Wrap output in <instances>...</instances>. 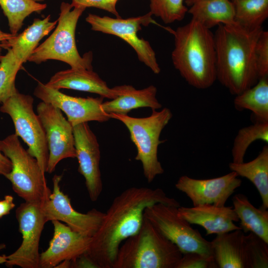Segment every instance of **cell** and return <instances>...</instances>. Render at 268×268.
<instances>
[{"mask_svg": "<svg viewBox=\"0 0 268 268\" xmlns=\"http://www.w3.org/2000/svg\"><path fill=\"white\" fill-rule=\"evenodd\" d=\"M78 172L84 178L90 199L96 201L103 190V183L99 167V144L88 122L73 127Z\"/></svg>", "mask_w": 268, "mask_h": 268, "instance_id": "cell-15", "label": "cell"}, {"mask_svg": "<svg viewBox=\"0 0 268 268\" xmlns=\"http://www.w3.org/2000/svg\"><path fill=\"white\" fill-rule=\"evenodd\" d=\"M111 118L122 122L128 129L131 140L137 149L135 159L142 164L143 174L147 182L164 173L158 159L159 145L163 141L159 139L161 133L172 117L171 110L164 108L161 110H152L147 117L135 118L127 114L111 113Z\"/></svg>", "mask_w": 268, "mask_h": 268, "instance_id": "cell-6", "label": "cell"}, {"mask_svg": "<svg viewBox=\"0 0 268 268\" xmlns=\"http://www.w3.org/2000/svg\"><path fill=\"white\" fill-rule=\"evenodd\" d=\"M0 149L12 163L11 171L4 176L12 189L25 201L44 203L51 194L45 172L37 159L21 144L18 136L11 134L0 140Z\"/></svg>", "mask_w": 268, "mask_h": 268, "instance_id": "cell-7", "label": "cell"}, {"mask_svg": "<svg viewBox=\"0 0 268 268\" xmlns=\"http://www.w3.org/2000/svg\"><path fill=\"white\" fill-rule=\"evenodd\" d=\"M33 0L39 2L43 1L45 0Z\"/></svg>", "mask_w": 268, "mask_h": 268, "instance_id": "cell-41", "label": "cell"}, {"mask_svg": "<svg viewBox=\"0 0 268 268\" xmlns=\"http://www.w3.org/2000/svg\"><path fill=\"white\" fill-rule=\"evenodd\" d=\"M177 268H217L212 256L196 252L183 254Z\"/></svg>", "mask_w": 268, "mask_h": 268, "instance_id": "cell-34", "label": "cell"}, {"mask_svg": "<svg viewBox=\"0 0 268 268\" xmlns=\"http://www.w3.org/2000/svg\"><path fill=\"white\" fill-rule=\"evenodd\" d=\"M33 102L31 96L18 91L2 103L0 111L11 117L15 134L27 145V150L46 173L49 159L47 141L41 121L33 110Z\"/></svg>", "mask_w": 268, "mask_h": 268, "instance_id": "cell-8", "label": "cell"}, {"mask_svg": "<svg viewBox=\"0 0 268 268\" xmlns=\"http://www.w3.org/2000/svg\"><path fill=\"white\" fill-rule=\"evenodd\" d=\"M178 215L190 224L203 227L207 235L219 234L241 229L234 222L239 221L232 206L204 204L192 207L180 206Z\"/></svg>", "mask_w": 268, "mask_h": 268, "instance_id": "cell-18", "label": "cell"}, {"mask_svg": "<svg viewBox=\"0 0 268 268\" xmlns=\"http://www.w3.org/2000/svg\"><path fill=\"white\" fill-rule=\"evenodd\" d=\"M15 35H13L11 33H4L3 34H0V53L2 48V42L4 41L8 40V39L11 38L12 36Z\"/></svg>", "mask_w": 268, "mask_h": 268, "instance_id": "cell-38", "label": "cell"}, {"mask_svg": "<svg viewBox=\"0 0 268 268\" xmlns=\"http://www.w3.org/2000/svg\"><path fill=\"white\" fill-rule=\"evenodd\" d=\"M182 256L144 216L139 231L120 245L112 268H177Z\"/></svg>", "mask_w": 268, "mask_h": 268, "instance_id": "cell-4", "label": "cell"}, {"mask_svg": "<svg viewBox=\"0 0 268 268\" xmlns=\"http://www.w3.org/2000/svg\"><path fill=\"white\" fill-rule=\"evenodd\" d=\"M170 31L175 38L172 59L175 68L194 87H210L216 80L213 34L193 19L176 30Z\"/></svg>", "mask_w": 268, "mask_h": 268, "instance_id": "cell-3", "label": "cell"}, {"mask_svg": "<svg viewBox=\"0 0 268 268\" xmlns=\"http://www.w3.org/2000/svg\"><path fill=\"white\" fill-rule=\"evenodd\" d=\"M201 0H185V3L188 6H192L193 4Z\"/></svg>", "mask_w": 268, "mask_h": 268, "instance_id": "cell-40", "label": "cell"}, {"mask_svg": "<svg viewBox=\"0 0 268 268\" xmlns=\"http://www.w3.org/2000/svg\"><path fill=\"white\" fill-rule=\"evenodd\" d=\"M255 58L259 79L268 76V32L263 30L256 44Z\"/></svg>", "mask_w": 268, "mask_h": 268, "instance_id": "cell-33", "label": "cell"}, {"mask_svg": "<svg viewBox=\"0 0 268 268\" xmlns=\"http://www.w3.org/2000/svg\"><path fill=\"white\" fill-rule=\"evenodd\" d=\"M85 8L63 1L56 29L33 51L28 61L39 64L56 60L67 63L71 68L92 69V53L89 52L80 56L75 44L76 25Z\"/></svg>", "mask_w": 268, "mask_h": 268, "instance_id": "cell-5", "label": "cell"}, {"mask_svg": "<svg viewBox=\"0 0 268 268\" xmlns=\"http://www.w3.org/2000/svg\"><path fill=\"white\" fill-rule=\"evenodd\" d=\"M62 175L53 179V190L48 201L43 203L42 210L47 221L54 220L65 222L73 231L92 237L103 220L105 213L95 208L82 213L72 206L70 200L60 189Z\"/></svg>", "mask_w": 268, "mask_h": 268, "instance_id": "cell-13", "label": "cell"}, {"mask_svg": "<svg viewBox=\"0 0 268 268\" xmlns=\"http://www.w3.org/2000/svg\"><path fill=\"white\" fill-rule=\"evenodd\" d=\"M235 24L248 29L262 27L268 17V0H232Z\"/></svg>", "mask_w": 268, "mask_h": 268, "instance_id": "cell-27", "label": "cell"}, {"mask_svg": "<svg viewBox=\"0 0 268 268\" xmlns=\"http://www.w3.org/2000/svg\"><path fill=\"white\" fill-rule=\"evenodd\" d=\"M178 207L157 203L146 207L143 215L182 254L196 252L212 256L211 243L191 224L178 215Z\"/></svg>", "mask_w": 268, "mask_h": 268, "instance_id": "cell-9", "label": "cell"}, {"mask_svg": "<svg viewBox=\"0 0 268 268\" xmlns=\"http://www.w3.org/2000/svg\"><path fill=\"white\" fill-rule=\"evenodd\" d=\"M257 140L268 142V122L256 121L254 124L238 131L231 150L232 162H244L248 148Z\"/></svg>", "mask_w": 268, "mask_h": 268, "instance_id": "cell-29", "label": "cell"}, {"mask_svg": "<svg viewBox=\"0 0 268 268\" xmlns=\"http://www.w3.org/2000/svg\"><path fill=\"white\" fill-rule=\"evenodd\" d=\"M118 0H72L73 6H80L84 7H94L108 11L119 18L120 15L116 7Z\"/></svg>", "mask_w": 268, "mask_h": 268, "instance_id": "cell-35", "label": "cell"}, {"mask_svg": "<svg viewBox=\"0 0 268 268\" xmlns=\"http://www.w3.org/2000/svg\"><path fill=\"white\" fill-rule=\"evenodd\" d=\"M152 15L149 12L143 16L122 19L89 13L85 20L90 24L92 30L114 35L125 41L135 50L138 59L154 73L158 74L160 68L154 50L148 41L139 38L137 34L141 29V25L146 26L150 23H155Z\"/></svg>", "mask_w": 268, "mask_h": 268, "instance_id": "cell-11", "label": "cell"}, {"mask_svg": "<svg viewBox=\"0 0 268 268\" xmlns=\"http://www.w3.org/2000/svg\"><path fill=\"white\" fill-rule=\"evenodd\" d=\"M43 203H22L16 209V216L22 241L20 247L7 256V267L40 268L39 246L44 225L47 222L42 210Z\"/></svg>", "mask_w": 268, "mask_h": 268, "instance_id": "cell-10", "label": "cell"}, {"mask_svg": "<svg viewBox=\"0 0 268 268\" xmlns=\"http://www.w3.org/2000/svg\"><path fill=\"white\" fill-rule=\"evenodd\" d=\"M233 208L244 233L250 232L268 243V211L261 206L255 207L248 198L242 194H236L232 199Z\"/></svg>", "mask_w": 268, "mask_h": 268, "instance_id": "cell-24", "label": "cell"}, {"mask_svg": "<svg viewBox=\"0 0 268 268\" xmlns=\"http://www.w3.org/2000/svg\"><path fill=\"white\" fill-rule=\"evenodd\" d=\"M54 234L48 249L40 257V268H53L64 261H73L87 251L91 237L73 231L59 220L51 221Z\"/></svg>", "mask_w": 268, "mask_h": 268, "instance_id": "cell-17", "label": "cell"}, {"mask_svg": "<svg viewBox=\"0 0 268 268\" xmlns=\"http://www.w3.org/2000/svg\"><path fill=\"white\" fill-rule=\"evenodd\" d=\"M46 85L58 90L66 88L94 93L111 99L124 93L128 87L124 85L110 88L92 69L73 68L56 73Z\"/></svg>", "mask_w": 268, "mask_h": 268, "instance_id": "cell-19", "label": "cell"}, {"mask_svg": "<svg viewBox=\"0 0 268 268\" xmlns=\"http://www.w3.org/2000/svg\"><path fill=\"white\" fill-rule=\"evenodd\" d=\"M34 95L63 111L72 127L89 121L105 122L110 119L102 109L104 97L101 96L82 98L68 96L40 82L35 88Z\"/></svg>", "mask_w": 268, "mask_h": 268, "instance_id": "cell-14", "label": "cell"}, {"mask_svg": "<svg viewBox=\"0 0 268 268\" xmlns=\"http://www.w3.org/2000/svg\"><path fill=\"white\" fill-rule=\"evenodd\" d=\"M241 184L237 173L231 171L221 177L206 179L183 175L179 178L175 187L190 198L194 206L204 204L223 206Z\"/></svg>", "mask_w": 268, "mask_h": 268, "instance_id": "cell-16", "label": "cell"}, {"mask_svg": "<svg viewBox=\"0 0 268 268\" xmlns=\"http://www.w3.org/2000/svg\"><path fill=\"white\" fill-rule=\"evenodd\" d=\"M157 203L180 206L160 188L133 187L113 199L84 254L94 268H113L121 244L140 229L146 207Z\"/></svg>", "mask_w": 268, "mask_h": 268, "instance_id": "cell-1", "label": "cell"}, {"mask_svg": "<svg viewBox=\"0 0 268 268\" xmlns=\"http://www.w3.org/2000/svg\"><path fill=\"white\" fill-rule=\"evenodd\" d=\"M234 106L238 111H251L256 121L268 122V78L259 79L253 86L235 96Z\"/></svg>", "mask_w": 268, "mask_h": 268, "instance_id": "cell-26", "label": "cell"}, {"mask_svg": "<svg viewBox=\"0 0 268 268\" xmlns=\"http://www.w3.org/2000/svg\"><path fill=\"white\" fill-rule=\"evenodd\" d=\"M0 6L7 18L10 33L17 35L25 18L33 12L41 13L47 5L33 0H0Z\"/></svg>", "mask_w": 268, "mask_h": 268, "instance_id": "cell-28", "label": "cell"}, {"mask_svg": "<svg viewBox=\"0 0 268 268\" xmlns=\"http://www.w3.org/2000/svg\"><path fill=\"white\" fill-rule=\"evenodd\" d=\"M188 12L192 19L205 27L219 24H234V8L230 0H201L191 6Z\"/></svg>", "mask_w": 268, "mask_h": 268, "instance_id": "cell-23", "label": "cell"}, {"mask_svg": "<svg viewBox=\"0 0 268 268\" xmlns=\"http://www.w3.org/2000/svg\"><path fill=\"white\" fill-rule=\"evenodd\" d=\"M7 53L0 55V103H2L16 93L15 80L22 63L15 57L12 51L8 48Z\"/></svg>", "mask_w": 268, "mask_h": 268, "instance_id": "cell-30", "label": "cell"}, {"mask_svg": "<svg viewBox=\"0 0 268 268\" xmlns=\"http://www.w3.org/2000/svg\"><path fill=\"white\" fill-rule=\"evenodd\" d=\"M12 169V163L10 159L5 156L0 149V175L5 176Z\"/></svg>", "mask_w": 268, "mask_h": 268, "instance_id": "cell-37", "label": "cell"}, {"mask_svg": "<svg viewBox=\"0 0 268 268\" xmlns=\"http://www.w3.org/2000/svg\"><path fill=\"white\" fill-rule=\"evenodd\" d=\"M37 115L45 130L49 150L47 172L54 171L58 163L76 157L73 127L62 111L43 101L37 106Z\"/></svg>", "mask_w": 268, "mask_h": 268, "instance_id": "cell-12", "label": "cell"}, {"mask_svg": "<svg viewBox=\"0 0 268 268\" xmlns=\"http://www.w3.org/2000/svg\"><path fill=\"white\" fill-rule=\"evenodd\" d=\"M231 171L238 176L250 181L256 187L261 196L263 208H268V146L265 145L259 155L248 162L229 164Z\"/></svg>", "mask_w": 268, "mask_h": 268, "instance_id": "cell-25", "label": "cell"}, {"mask_svg": "<svg viewBox=\"0 0 268 268\" xmlns=\"http://www.w3.org/2000/svg\"><path fill=\"white\" fill-rule=\"evenodd\" d=\"M185 0H150V12L166 24L184 19L188 10Z\"/></svg>", "mask_w": 268, "mask_h": 268, "instance_id": "cell-32", "label": "cell"}, {"mask_svg": "<svg viewBox=\"0 0 268 268\" xmlns=\"http://www.w3.org/2000/svg\"><path fill=\"white\" fill-rule=\"evenodd\" d=\"M4 32H2L0 29V34H3L4 33Z\"/></svg>", "mask_w": 268, "mask_h": 268, "instance_id": "cell-42", "label": "cell"}, {"mask_svg": "<svg viewBox=\"0 0 268 268\" xmlns=\"http://www.w3.org/2000/svg\"><path fill=\"white\" fill-rule=\"evenodd\" d=\"M157 89L150 85L142 89L137 90L128 85L127 90L122 94L111 101L103 102L102 108L104 112L126 115L131 110L141 108L149 107L157 110L162 107L156 97Z\"/></svg>", "mask_w": 268, "mask_h": 268, "instance_id": "cell-22", "label": "cell"}, {"mask_svg": "<svg viewBox=\"0 0 268 268\" xmlns=\"http://www.w3.org/2000/svg\"><path fill=\"white\" fill-rule=\"evenodd\" d=\"M246 268H268V243L250 232L244 242Z\"/></svg>", "mask_w": 268, "mask_h": 268, "instance_id": "cell-31", "label": "cell"}, {"mask_svg": "<svg viewBox=\"0 0 268 268\" xmlns=\"http://www.w3.org/2000/svg\"><path fill=\"white\" fill-rule=\"evenodd\" d=\"M50 19V15L43 19H34L32 24L21 33L3 41L2 48L10 49L21 63L26 62L40 41L55 28L57 20L51 21Z\"/></svg>", "mask_w": 268, "mask_h": 268, "instance_id": "cell-20", "label": "cell"}, {"mask_svg": "<svg viewBox=\"0 0 268 268\" xmlns=\"http://www.w3.org/2000/svg\"><path fill=\"white\" fill-rule=\"evenodd\" d=\"M5 247V245L0 244V250L2 249ZM7 260V256L3 255L0 256V264L5 263Z\"/></svg>", "mask_w": 268, "mask_h": 268, "instance_id": "cell-39", "label": "cell"}, {"mask_svg": "<svg viewBox=\"0 0 268 268\" xmlns=\"http://www.w3.org/2000/svg\"><path fill=\"white\" fill-rule=\"evenodd\" d=\"M15 206L13 198L10 195H6L3 200L0 201V218L8 214Z\"/></svg>", "mask_w": 268, "mask_h": 268, "instance_id": "cell-36", "label": "cell"}, {"mask_svg": "<svg viewBox=\"0 0 268 268\" xmlns=\"http://www.w3.org/2000/svg\"><path fill=\"white\" fill-rule=\"evenodd\" d=\"M242 229L217 234L210 241L212 256L217 268H246Z\"/></svg>", "mask_w": 268, "mask_h": 268, "instance_id": "cell-21", "label": "cell"}, {"mask_svg": "<svg viewBox=\"0 0 268 268\" xmlns=\"http://www.w3.org/2000/svg\"><path fill=\"white\" fill-rule=\"evenodd\" d=\"M263 27L248 30L236 24H219L214 35L216 79L237 95L259 80L255 58Z\"/></svg>", "mask_w": 268, "mask_h": 268, "instance_id": "cell-2", "label": "cell"}]
</instances>
